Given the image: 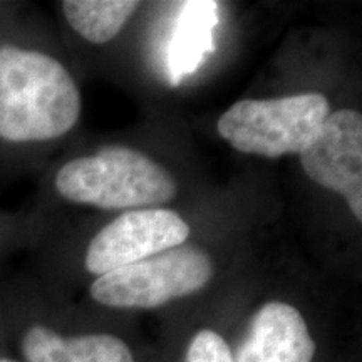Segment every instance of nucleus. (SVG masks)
<instances>
[{
  "mask_svg": "<svg viewBox=\"0 0 362 362\" xmlns=\"http://www.w3.org/2000/svg\"><path fill=\"white\" fill-rule=\"evenodd\" d=\"M79 115V89L57 59L35 49L0 45V139L61 138Z\"/></svg>",
  "mask_w": 362,
  "mask_h": 362,
  "instance_id": "obj_1",
  "label": "nucleus"
},
{
  "mask_svg": "<svg viewBox=\"0 0 362 362\" xmlns=\"http://www.w3.org/2000/svg\"><path fill=\"white\" fill-rule=\"evenodd\" d=\"M54 185L64 200L103 210L163 205L173 200L178 189L168 170L126 146L104 148L67 161Z\"/></svg>",
  "mask_w": 362,
  "mask_h": 362,
  "instance_id": "obj_2",
  "label": "nucleus"
},
{
  "mask_svg": "<svg viewBox=\"0 0 362 362\" xmlns=\"http://www.w3.org/2000/svg\"><path fill=\"white\" fill-rule=\"evenodd\" d=\"M330 115L319 93L277 99H243L218 119V133L237 151L264 158L300 155Z\"/></svg>",
  "mask_w": 362,
  "mask_h": 362,
  "instance_id": "obj_3",
  "label": "nucleus"
},
{
  "mask_svg": "<svg viewBox=\"0 0 362 362\" xmlns=\"http://www.w3.org/2000/svg\"><path fill=\"white\" fill-rule=\"evenodd\" d=\"M214 275V262L200 247L180 245L104 274L90 285V297L116 309H155L202 291Z\"/></svg>",
  "mask_w": 362,
  "mask_h": 362,
  "instance_id": "obj_4",
  "label": "nucleus"
},
{
  "mask_svg": "<svg viewBox=\"0 0 362 362\" xmlns=\"http://www.w3.org/2000/svg\"><path fill=\"white\" fill-rule=\"evenodd\" d=\"M189 225L173 210H129L90 240L84 265L94 275L146 260L187 242Z\"/></svg>",
  "mask_w": 362,
  "mask_h": 362,
  "instance_id": "obj_5",
  "label": "nucleus"
},
{
  "mask_svg": "<svg viewBox=\"0 0 362 362\" xmlns=\"http://www.w3.org/2000/svg\"><path fill=\"white\" fill-rule=\"evenodd\" d=\"M307 176L346 198L352 215L362 220V117L357 111L330 112L300 153Z\"/></svg>",
  "mask_w": 362,
  "mask_h": 362,
  "instance_id": "obj_6",
  "label": "nucleus"
},
{
  "mask_svg": "<svg viewBox=\"0 0 362 362\" xmlns=\"http://www.w3.org/2000/svg\"><path fill=\"white\" fill-rule=\"evenodd\" d=\"M315 342L296 307L269 302L253 315L233 362H312Z\"/></svg>",
  "mask_w": 362,
  "mask_h": 362,
  "instance_id": "obj_7",
  "label": "nucleus"
},
{
  "mask_svg": "<svg viewBox=\"0 0 362 362\" xmlns=\"http://www.w3.org/2000/svg\"><path fill=\"white\" fill-rule=\"evenodd\" d=\"M218 2L192 0L183 2L166 49V71L171 86H178L194 74L215 51L214 30L218 25Z\"/></svg>",
  "mask_w": 362,
  "mask_h": 362,
  "instance_id": "obj_8",
  "label": "nucleus"
},
{
  "mask_svg": "<svg viewBox=\"0 0 362 362\" xmlns=\"http://www.w3.org/2000/svg\"><path fill=\"white\" fill-rule=\"evenodd\" d=\"M27 362H134L128 344L110 334L64 337L34 325L22 339Z\"/></svg>",
  "mask_w": 362,
  "mask_h": 362,
  "instance_id": "obj_9",
  "label": "nucleus"
},
{
  "mask_svg": "<svg viewBox=\"0 0 362 362\" xmlns=\"http://www.w3.org/2000/svg\"><path fill=\"white\" fill-rule=\"evenodd\" d=\"M66 21L81 37L93 44L115 39L139 2L131 0H64L61 4Z\"/></svg>",
  "mask_w": 362,
  "mask_h": 362,
  "instance_id": "obj_10",
  "label": "nucleus"
},
{
  "mask_svg": "<svg viewBox=\"0 0 362 362\" xmlns=\"http://www.w3.org/2000/svg\"><path fill=\"white\" fill-rule=\"evenodd\" d=\"M185 362H233V356L220 334L205 329L192 339Z\"/></svg>",
  "mask_w": 362,
  "mask_h": 362,
  "instance_id": "obj_11",
  "label": "nucleus"
},
{
  "mask_svg": "<svg viewBox=\"0 0 362 362\" xmlns=\"http://www.w3.org/2000/svg\"><path fill=\"white\" fill-rule=\"evenodd\" d=\"M0 362H17V361H12V359H0Z\"/></svg>",
  "mask_w": 362,
  "mask_h": 362,
  "instance_id": "obj_12",
  "label": "nucleus"
}]
</instances>
